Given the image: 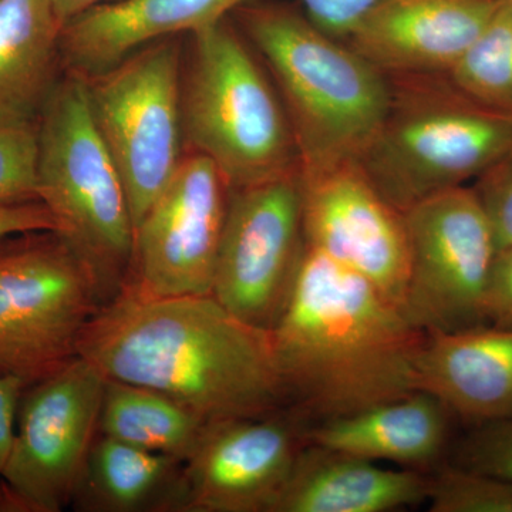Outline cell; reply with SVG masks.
<instances>
[{
    "instance_id": "6da1fadb",
    "label": "cell",
    "mask_w": 512,
    "mask_h": 512,
    "mask_svg": "<svg viewBox=\"0 0 512 512\" xmlns=\"http://www.w3.org/2000/svg\"><path fill=\"white\" fill-rule=\"evenodd\" d=\"M77 355L106 379L157 390L207 423L288 406L271 333L212 295L153 298L123 289L87 323Z\"/></svg>"
},
{
    "instance_id": "7a4b0ae2",
    "label": "cell",
    "mask_w": 512,
    "mask_h": 512,
    "mask_svg": "<svg viewBox=\"0 0 512 512\" xmlns=\"http://www.w3.org/2000/svg\"><path fill=\"white\" fill-rule=\"evenodd\" d=\"M423 338L376 286L308 245L271 332L286 402L311 424L416 392Z\"/></svg>"
},
{
    "instance_id": "3957f363",
    "label": "cell",
    "mask_w": 512,
    "mask_h": 512,
    "mask_svg": "<svg viewBox=\"0 0 512 512\" xmlns=\"http://www.w3.org/2000/svg\"><path fill=\"white\" fill-rule=\"evenodd\" d=\"M234 15L284 103L301 173L359 163L389 109L386 74L301 6L255 0Z\"/></svg>"
},
{
    "instance_id": "277c9868",
    "label": "cell",
    "mask_w": 512,
    "mask_h": 512,
    "mask_svg": "<svg viewBox=\"0 0 512 512\" xmlns=\"http://www.w3.org/2000/svg\"><path fill=\"white\" fill-rule=\"evenodd\" d=\"M383 123L359 167L397 211L476 180L512 144V114L477 103L447 74H394Z\"/></svg>"
},
{
    "instance_id": "5b68a950",
    "label": "cell",
    "mask_w": 512,
    "mask_h": 512,
    "mask_svg": "<svg viewBox=\"0 0 512 512\" xmlns=\"http://www.w3.org/2000/svg\"><path fill=\"white\" fill-rule=\"evenodd\" d=\"M184 72V143L210 158L229 190L301 171L284 103L241 30L224 19L192 33Z\"/></svg>"
},
{
    "instance_id": "8992f818",
    "label": "cell",
    "mask_w": 512,
    "mask_h": 512,
    "mask_svg": "<svg viewBox=\"0 0 512 512\" xmlns=\"http://www.w3.org/2000/svg\"><path fill=\"white\" fill-rule=\"evenodd\" d=\"M36 171L37 198L92 275L101 305L116 298L126 284L136 224L79 74L57 80L40 110Z\"/></svg>"
},
{
    "instance_id": "52a82bcc",
    "label": "cell",
    "mask_w": 512,
    "mask_h": 512,
    "mask_svg": "<svg viewBox=\"0 0 512 512\" xmlns=\"http://www.w3.org/2000/svg\"><path fill=\"white\" fill-rule=\"evenodd\" d=\"M101 306L92 275L56 231L0 238V376L26 387L77 356Z\"/></svg>"
},
{
    "instance_id": "ba28073f",
    "label": "cell",
    "mask_w": 512,
    "mask_h": 512,
    "mask_svg": "<svg viewBox=\"0 0 512 512\" xmlns=\"http://www.w3.org/2000/svg\"><path fill=\"white\" fill-rule=\"evenodd\" d=\"M94 123L126 185L134 224L183 160V47L174 37L83 77Z\"/></svg>"
},
{
    "instance_id": "9c48e42d",
    "label": "cell",
    "mask_w": 512,
    "mask_h": 512,
    "mask_svg": "<svg viewBox=\"0 0 512 512\" xmlns=\"http://www.w3.org/2000/svg\"><path fill=\"white\" fill-rule=\"evenodd\" d=\"M406 289L400 312L424 335L488 325L485 293L498 248L473 188H453L403 212Z\"/></svg>"
},
{
    "instance_id": "30bf717a",
    "label": "cell",
    "mask_w": 512,
    "mask_h": 512,
    "mask_svg": "<svg viewBox=\"0 0 512 512\" xmlns=\"http://www.w3.org/2000/svg\"><path fill=\"white\" fill-rule=\"evenodd\" d=\"M106 377L77 355L23 390L6 466L0 477V512H60L97 434Z\"/></svg>"
},
{
    "instance_id": "8fae6325",
    "label": "cell",
    "mask_w": 512,
    "mask_h": 512,
    "mask_svg": "<svg viewBox=\"0 0 512 512\" xmlns=\"http://www.w3.org/2000/svg\"><path fill=\"white\" fill-rule=\"evenodd\" d=\"M305 252L301 171L229 190L211 295L242 322L271 333Z\"/></svg>"
},
{
    "instance_id": "7c38bea8",
    "label": "cell",
    "mask_w": 512,
    "mask_h": 512,
    "mask_svg": "<svg viewBox=\"0 0 512 512\" xmlns=\"http://www.w3.org/2000/svg\"><path fill=\"white\" fill-rule=\"evenodd\" d=\"M228 195L210 158L184 154L136 225L123 289L153 298L211 295Z\"/></svg>"
},
{
    "instance_id": "4fadbf2b",
    "label": "cell",
    "mask_w": 512,
    "mask_h": 512,
    "mask_svg": "<svg viewBox=\"0 0 512 512\" xmlns=\"http://www.w3.org/2000/svg\"><path fill=\"white\" fill-rule=\"evenodd\" d=\"M309 427L291 406L207 423L184 461L188 512H275Z\"/></svg>"
},
{
    "instance_id": "5bb4252c",
    "label": "cell",
    "mask_w": 512,
    "mask_h": 512,
    "mask_svg": "<svg viewBox=\"0 0 512 512\" xmlns=\"http://www.w3.org/2000/svg\"><path fill=\"white\" fill-rule=\"evenodd\" d=\"M301 188L306 245L363 276L400 309L409 266L402 212L359 164L301 173Z\"/></svg>"
},
{
    "instance_id": "9a60e30c",
    "label": "cell",
    "mask_w": 512,
    "mask_h": 512,
    "mask_svg": "<svg viewBox=\"0 0 512 512\" xmlns=\"http://www.w3.org/2000/svg\"><path fill=\"white\" fill-rule=\"evenodd\" d=\"M504 0H389L345 42L386 76L447 74Z\"/></svg>"
},
{
    "instance_id": "2e32d148",
    "label": "cell",
    "mask_w": 512,
    "mask_h": 512,
    "mask_svg": "<svg viewBox=\"0 0 512 512\" xmlns=\"http://www.w3.org/2000/svg\"><path fill=\"white\" fill-rule=\"evenodd\" d=\"M255 0H120L104 2L70 20L60 36L66 72L94 76L131 53L180 33H195L227 19Z\"/></svg>"
},
{
    "instance_id": "e0dca14e",
    "label": "cell",
    "mask_w": 512,
    "mask_h": 512,
    "mask_svg": "<svg viewBox=\"0 0 512 512\" xmlns=\"http://www.w3.org/2000/svg\"><path fill=\"white\" fill-rule=\"evenodd\" d=\"M416 390L433 394L454 419L480 426L512 413V329L493 325L424 335Z\"/></svg>"
},
{
    "instance_id": "ac0fdd59",
    "label": "cell",
    "mask_w": 512,
    "mask_h": 512,
    "mask_svg": "<svg viewBox=\"0 0 512 512\" xmlns=\"http://www.w3.org/2000/svg\"><path fill=\"white\" fill-rule=\"evenodd\" d=\"M430 474L306 443L275 512H389L427 503Z\"/></svg>"
},
{
    "instance_id": "d6986e66",
    "label": "cell",
    "mask_w": 512,
    "mask_h": 512,
    "mask_svg": "<svg viewBox=\"0 0 512 512\" xmlns=\"http://www.w3.org/2000/svg\"><path fill=\"white\" fill-rule=\"evenodd\" d=\"M453 419L437 397L416 390L362 412L311 424L308 441L375 463L390 461L424 471L446 454Z\"/></svg>"
},
{
    "instance_id": "ffe728a7",
    "label": "cell",
    "mask_w": 512,
    "mask_h": 512,
    "mask_svg": "<svg viewBox=\"0 0 512 512\" xmlns=\"http://www.w3.org/2000/svg\"><path fill=\"white\" fill-rule=\"evenodd\" d=\"M70 507L77 512H188L184 461L97 434Z\"/></svg>"
},
{
    "instance_id": "44dd1931",
    "label": "cell",
    "mask_w": 512,
    "mask_h": 512,
    "mask_svg": "<svg viewBox=\"0 0 512 512\" xmlns=\"http://www.w3.org/2000/svg\"><path fill=\"white\" fill-rule=\"evenodd\" d=\"M62 30L53 0H0V114L39 119L59 80Z\"/></svg>"
},
{
    "instance_id": "7402d4cb",
    "label": "cell",
    "mask_w": 512,
    "mask_h": 512,
    "mask_svg": "<svg viewBox=\"0 0 512 512\" xmlns=\"http://www.w3.org/2000/svg\"><path fill=\"white\" fill-rule=\"evenodd\" d=\"M205 426L198 414L157 390L106 379L99 423L103 436L185 461Z\"/></svg>"
},
{
    "instance_id": "603a6c76",
    "label": "cell",
    "mask_w": 512,
    "mask_h": 512,
    "mask_svg": "<svg viewBox=\"0 0 512 512\" xmlns=\"http://www.w3.org/2000/svg\"><path fill=\"white\" fill-rule=\"evenodd\" d=\"M447 76L470 99L512 114V5L508 0Z\"/></svg>"
},
{
    "instance_id": "cb8c5ba5",
    "label": "cell",
    "mask_w": 512,
    "mask_h": 512,
    "mask_svg": "<svg viewBox=\"0 0 512 512\" xmlns=\"http://www.w3.org/2000/svg\"><path fill=\"white\" fill-rule=\"evenodd\" d=\"M431 512H512V481L457 466L430 474Z\"/></svg>"
},
{
    "instance_id": "d4e9b609",
    "label": "cell",
    "mask_w": 512,
    "mask_h": 512,
    "mask_svg": "<svg viewBox=\"0 0 512 512\" xmlns=\"http://www.w3.org/2000/svg\"><path fill=\"white\" fill-rule=\"evenodd\" d=\"M37 120L0 114V205L37 198Z\"/></svg>"
},
{
    "instance_id": "484cf974",
    "label": "cell",
    "mask_w": 512,
    "mask_h": 512,
    "mask_svg": "<svg viewBox=\"0 0 512 512\" xmlns=\"http://www.w3.org/2000/svg\"><path fill=\"white\" fill-rule=\"evenodd\" d=\"M453 453V466L512 481V413L474 426Z\"/></svg>"
},
{
    "instance_id": "4316f807",
    "label": "cell",
    "mask_w": 512,
    "mask_h": 512,
    "mask_svg": "<svg viewBox=\"0 0 512 512\" xmlns=\"http://www.w3.org/2000/svg\"><path fill=\"white\" fill-rule=\"evenodd\" d=\"M473 188L490 222L497 248L512 245V144L494 161Z\"/></svg>"
},
{
    "instance_id": "83f0119b",
    "label": "cell",
    "mask_w": 512,
    "mask_h": 512,
    "mask_svg": "<svg viewBox=\"0 0 512 512\" xmlns=\"http://www.w3.org/2000/svg\"><path fill=\"white\" fill-rule=\"evenodd\" d=\"M305 15L323 32L345 40L367 15L389 0H298Z\"/></svg>"
},
{
    "instance_id": "f1b7e54d",
    "label": "cell",
    "mask_w": 512,
    "mask_h": 512,
    "mask_svg": "<svg viewBox=\"0 0 512 512\" xmlns=\"http://www.w3.org/2000/svg\"><path fill=\"white\" fill-rule=\"evenodd\" d=\"M485 318L488 325L512 329V245L495 254L485 293Z\"/></svg>"
},
{
    "instance_id": "f546056e",
    "label": "cell",
    "mask_w": 512,
    "mask_h": 512,
    "mask_svg": "<svg viewBox=\"0 0 512 512\" xmlns=\"http://www.w3.org/2000/svg\"><path fill=\"white\" fill-rule=\"evenodd\" d=\"M52 212L42 201L0 205V238L29 231H56Z\"/></svg>"
},
{
    "instance_id": "4dcf8cb0",
    "label": "cell",
    "mask_w": 512,
    "mask_h": 512,
    "mask_svg": "<svg viewBox=\"0 0 512 512\" xmlns=\"http://www.w3.org/2000/svg\"><path fill=\"white\" fill-rule=\"evenodd\" d=\"M25 387L16 377L0 376V477L15 437L20 397Z\"/></svg>"
},
{
    "instance_id": "1f68e13d",
    "label": "cell",
    "mask_w": 512,
    "mask_h": 512,
    "mask_svg": "<svg viewBox=\"0 0 512 512\" xmlns=\"http://www.w3.org/2000/svg\"><path fill=\"white\" fill-rule=\"evenodd\" d=\"M104 2H107V0H53L57 16H59L60 22L63 23V28L70 20Z\"/></svg>"
},
{
    "instance_id": "d6a6232c",
    "label": "cell",
    "mask_w": 512,
    "mask_h": 512,
    "mask_svg": "<svg viewBox=\"0 0 512 512\" xmlns=\"http://www.w3.org/2000/svg\"><path fill=\"white\" fill-rule=\"evenodd\" d=\"M508 2L512 3V0H508Z\"/></svg>"
},
{
    "instance_id": "836d02e7",
    "label": "cell",
    "mask_w": 512,
    "mask_h": 512,
    "mask_svg": "<svg viewBox=\"0 0 512 512\" xmlns=\"http://www.w3.org/2000/svg\"><path fill=\"white\" fill-rule=\"evenodd\" d=\"M511 5H512V3H511Z\"/></svg>"
}]
</instances>
